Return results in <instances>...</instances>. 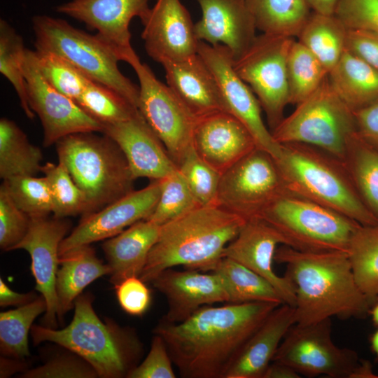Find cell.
I'll return each instance as SVG.
<instances>
[{
  "label": "cell",
  "mask_w": 378,
  "mask_h": 378,
  "mask_svg": "<svg viewBox=\"0 0 378 378\" xmlns=\"http://www.w3.org/2000/svg\"><path fill=\"white\" fill-rule=\"evenodd\" d=\"M213 272L223 280L229 297L227 303L266 302L284 304L269 281L232 258L223 257Z\"/></svg>",
  "instance_id": "cell-34"
},
{
  "label": "cell",
  "mask_w": 378,
  "mask_h": 378,
  "mask_svg": "<svg viewBox=\"0 0 378 378\" xmlns=\"http://www.w3.org/2000/svg\"><path fill=\"white\" fill-rule=\"evenodd\" d=\"M301 375L290 366L272 361L267 368L263 378H300Z\"/></svg>",
  "instance_id": "cell-53"
},
{
  "label": "cell",
  "mask_w": 378,
  "mask_h": 378,
  "mask_svg": "<svg viewBox=\"0 0 378 378\" xmlns=\"http://www.w3.org/2000/svg\"><path fill=\"white\" fill-rule=\"evenodd\" d=\"M272 361L286 364L300 375L332 378H354L360 363L356 351L333 342L331 318L307 326L294 324Z\"/></svg>",
  "instance_id": "cell-11"
},
{
  "label": "cell",
  "mask_w": 378,
  "mask_h": 378,
  "mask_svg": "<svg viewBox=\"0 0 378 378\" xmlns=\"http://www.w3.org/2000/svg\"><path fill=\"white\" fill-rule=\"evenodd\" d=\"M356 132L354 111L335 92L327 76L271 133L279 144L314 146L343 160L348 140Z\"/></svg>",
  "instance_id": "cell-9"
},
{
  "label": "cell",
  "mask_w": 378,
  "mask_h": 378,
  "mask_svg": "<svg viewBox=\"0 0 378 378\" xmlns=\"http://www.w3.org/2000/svg\"><path fill=\"white\" fill-rule=\"evenodd\" d=\"M59 162L84 193L87 211L95 212L134 190V178L118 146L93 132L64 136L56 143Z\"/></svg>",
  "instance_id": "cell-6"
},
{
  "label": "cell",
  "mask_w": 378,
  "mask_h": 378,
  "mask_svg": "<svg viewBox=\"0 0 378 378\" xmlns=\"http://www.w3.org/2000/svg\"><path fill=\"white\" fill-rule=\"evenodd\" d=\"M346 252L356 284L372 304L378 300V225H360Z\"/></svg>",
  "instance_id": "cell-35"
},
{
  "label": "cell",
  "mask_w": 378,
  "mask_h": 378,
  "mask_svg": "<svg viewBox=\"0 0 378 378\" xmlns=\"http://www.w3.org/2000/svg\"><path fill=\"white\" fill-rule=\"evenodd\" d=\"M370 347L378 360V329L370 337Z\"/></svg>",
  "instance_id": "cell-57"
},
{
  "label": "cell",
  "mask_w": 378,
  "mask_h": 378,
  "mask_svg": "<svg viewBox=\"0 0 378 378\" xmlns=\"http://www.w3.org/2000/svg\"><path fill=\"white\" fill-rule=\"evenodd\" d=\"M24 378H95L94 368L84 359L74 355H61L43 365L20 374Z\"/></svg>",
  "instance_id": "cell-46"
},
{
  "label": "cell",
  "mask_w": 378,
  "mask_h": 378,
  "mask_svg": "<svg viewBox=\"0 0 378 378\" xmlns=\"http://www.w3.org/2000/svg\"><path fill=\"white\" fill-rule=\"evenodd\" d=\"M173 361L163 338L157 334L153 337L150 349L142 363L127 374V378H175Z\"/></svg>",
  "instance_id": "cell-48"
},
{
  "label": "cell",
  "mask_w": 378,
  "mask_h": 378,
  "mask_svg": "<svg viewBox=\"0 0 378 378\" xmlns=\"http://www.w3.org/2000/svg\"><path fill=\"white\" fill-rule=\"evenodd\" d=\"M294 38L262 33L233 60V69L252 90L265 112L270 132L284 119L289 104L288 55Z\"/></svg>",
  "instance_id": "cell-10"
},
{
  "label": "cell",
  "mask_w": 378,
  "mask_h": 378,
  "mask_svg": "<svg viewBox=\"0 0 378 378\" xmlns=\"http://www.w3.org/2000/svg\"><path fill=\"white\" fill-rule=\"evenodd\" d=\"M41 172L46 178L52 197L54 217L65 218L87 211V200L83 191L74 182L66 167L46 162Z\"/></svg>",
  "instance_id": "cell-40"
},
{
  "label": "cell",
  "mask_w": 378,
  "mask_h": 378,
  "mask_svg": "<svg viewBox=\"0 0 378 378\" xmlns=\"http://www.w3.org/2000/svg\"><path fill=\"white\" fill-rule=\"evenodd\" d=\"M274 261L286 265L285 274L295 286V324L369 314L372 304L356 284L347 252L301 251L283 245Z\"/></svg>",
  "instance_id": "cell-2"
},
{
  "label": "cell",
  "mask_w": 378,
  "mask_h": 378,
  "mask_svg": "<svg viewBox=\"0 0 378 378\" xmlns=\"http://www.w3.org/2000/svg\"><path fill=\"white\" fill-rule=\"evenodd\" d=\"M34 51L43 78L67 97L76 101L92 80L62 57L51 52Z\"/></svg>",
  "instance_id": "cell-43"
},
{
  "label": "cell",
  "mask_w": 378,
  "mask_h": 378,
  "mask_svg": "<svg viewBox=\"0 0 378 378\" xmlns=\"http://www.w3.org/2000/svg\"><path fill=\"white\" fill-rule=\"evenodd\" d=\"M102 133L120 148L134 179L159 180L178 169L140 112L127 120L103 125Z\"/></svg>",
  "instance_id": "cell-22"
},
{
  "label": "cell",
  "mask_w": 378,
  "mask_h": 378,
  "mask_svg": "<svg viewBox=\"0 0 378 378\" xmlns=\"http://www.w3.org/2000/svg\"><path fill=\"white\" fill-rule=\"evenodd\" d=\"M343 161L363 203L378 221V148L357 131L348 140Z\"/></svg>",
  "instance_id": "cell-33"
},
{
  "label": "cell",
  "mask_w": 378,
  "mask_h": 378,
  "mask_svg": "<svg viewBox=\"0 0 378 378\" xmlns=\"http://www.w3.org/2000/svg\"><path fill=\"white\" fill-rule=\"evenodd\" d=\"M246 220L219 205L200 206L160 226L140 278L151 282L178 266L213 272Z\"/></svg>",
  "instance_id": "cell-3"
},
{
  "label": "cell",
  "mask_w": 378,
  "mask_h": 378,
  "mask_svg": "<svg viewBox=\"0 0 378 378\" xmlns=\"http://www.w3.org/2000/svg\"><path fill=\"white\" fill-rule=\"evenodd\" d=\"M197 53L212 71L220 90L226 112L239 120L253 136L257 147L279 157L281 145L273 138L262 118L260 104L251 88L233 69L234 58L224 45L200 41Z\"/></svg>",
  "instance_id": "cell-14"
},
{
  "label": "cell",
  "mask_w": 378,
  "mask_h": 378,
  "mask_svg": "<svg viewBox=\"0 0 378 378\" xmlns=\"http://www.w3.org/2000/svg\"><path fill=\"white\" fill-rule=\"evenodd\" d=\"M284 244L281 234L261 218L248 220L237 237L223 251V257L232 258L256 272L276 289L284 303L295 307V286L290 278L278 275L273 263L276 247Z\"/></svg>",
  "instance_id": "cell-20"
},
{
  "label": "cell",
  "mask_w": 378,
  "mask_h": 378,
  "mask_svg": "<svg viewBox=\"0 0 378 378\" xmlns=\"http://www.w3.org/2000/svg\"><path fill=\"white\" fill-rule=\"evenodd\" d=\"M347 31V27L334 14L314 11L297 37L329 73L346 50Z\"/></svg>",
  "instance_id": "cell-30"
},
{
  "label": "cell",
  "mask_w": 378,
  "mask_h": 378,
  "mask_svg": "<svg viewBox=\"0 0 378 378\" xmlns=\"http://www.w3.org/2000/svg\"><path fill=\"white\" fill-rule=\"evenodd\" d=\"M114 288L118 303L127 314L141 316L148 309L150 290L139 276L126 278Z\"/></svg>",
  "instance_id": "cell-49"
},
{
  "label": "cell",
  "mask_w": 378,
  "mask_h": 378,
  "mask_svg": "<svg viewBox=\"0 0 378 378\" xmlns=\"http://www.w3.org/2000/svg\"><path fill=\"white\" fill-rule=\"evenodd\" d=\"M150 283L164 295L168 310L162 319L171 323L184 321L204 306L229 300L223 280L214 272L169 268Z\"/></svg>",
  "instance_id": "cell-21"
},
{
  "label": "cell",
  "mask_w": 378,
  "mask_h": 378,
  "mask_svg": "<svg viewBox=\"0 0 378 378\" xmlns=\"http://www.w3.org/2000/svg\"><path fill=\"white\" fill-rule=\"evenodd\" d=\"M38 296L34 291L27 293H20L12 290L0 279V306L6 307L14 306L19 307L29 304L36 300Z\"/></svg>",
  "instance_id": "cell-52"
},
{
  "label": "cell",
  "mask_w": 378,
  "mask_h": 378,
  "mask_svg": "<svg viewBox=\"0 0 378 378\" xmlns=\"http://www.w3.org/2000/svg\"><path fill=\"white\" fill-rule=\"evenodd\" d=\"M41 150L31 144L13 120H0V177L35 176L41 172Z\"/></svg>",
  "instance_id": "cell-31"
},
{
  "label": "cell",
  "mask_w": 378,
  "mask_h": 378,
  "mask_svg": "<svg viewBox=\"0 0 378 378\" xmlns=\"http://www.w3.org/2000/svg\"><path fill=\"white\" fill-rule=\"evenodd\" d=\"M159 180V200L146 220L161 226L200 206L178 169Z\"/></svg>",
  "instance_id": "cell-42"
},
{
  "label": "cell",
  "mask_w": 378,
  "mask_h": 378,
  "mask_svg": "<svg viewBox=\"0 0 378 378\" xmlns=\"http://www.w3.org/2000/svg\"><path fill=\"white\" fill-rule=\"evenodd\" d=\"M334 15L347 29L378 34V0H339Z\"/></svg>",
  "instance_id": "cell-47"
},
{
  "label": "cell",
  "mask_w": 378,
  "mask_h": 378,
  "mask_svg": "<svg viewBox=\"0 0 378 378\" xmlns=\"http://www.w3.org/2000/svg\"><path fill=\"white\" fill-rule=\"evenodd\" d=\"M354 112L358 134L378 148V102Z\"/></svg>",
  "instance_id": "cell-51"
},
{
  "label": "cell",
  "mask_w": 378,
  "mask_h": 378,
  "mask_svg": "<svg viewBox=\"0 0 378 378\" xmlns=\"http://www.w3.org/2000/svg\"><path fill=\"white\" fill-rule=\"evenodd\" d=\"M31 218L13 202L3 187L0 188V247L14 250L27 234Z\"/></svg>",
  "instance_id": "cell-45"
},
{
  "label": "cell",
  "mask_w": 378,
  "mask_h": 378,
  "mask_svg": "<svg viewBox=\"0 0 378 378\" xmlns=\"http://www.w3.org/2000/svg\"><path fill=\"white\" fill-rule=\"evenodd\" d=\"M162 66L167 85L197 120L226 111L218 84L198 53Z\"/></svg>",
  "instance_id": "cell-25"
},
{
  "label": "cell",
  "mask_w": 378,
  "mask_h": 378,
  "mask_svg": "<svg viewBox=\"0 0 378 378\" xmlns=\"http://www.w3.org/2000/svg\"><path fill=\"white\" fill-rule=\"evenodd\" d=\"M279 305H206L178 323L161 319L153 332L163 338L182 377L224 378L246 341Z\"/></svg>",
  "instance_id": "cell-1"
},
{
  "label": "cell",
  "mask_w": 378,
  "mask_h": 378,
  "mask_svg": "<svg viewBox=\"0 0 378 378\" xmlns=\"http://www.w3.org/2000/svg\"><path fill=\"white\" fill-rule=\"evenodd\" d=\"M28 102L38 116L43 130V146L48 147L68 135L102 132L103 126L76 102L53 88L42 76L34 51L26 48L23 62Z\"/></svg>",
  "instance_id": "cell-15"
},
{
  "label": "cell",
  "mask_w": 378,
  "mask_h": 378,
  "mask_svg": "<svg viewBox=\"0 0 378 378\" xmlns=\"http://www.w3.org/2000/svg\"><path fill=\"white\" fill-rule=\"evenodd\" d=\"M178 169L200 206L218 204L221 174L203 160L192 146Z\"/></svg>",
  "instance_id": "cell-44"
},
{
  "label": "cell",
  "mask_w": 378,
  "mask_h": 378,
  "mask_svg": "<svg viewBox=\"0 0 378 378\" xmlns=\"http://www.w3.org/2000/svg\"><path fill=\"white\" fill-rule=\"evenodd\" d=\"M150 8L148 0H70L55 10L96 30L127 62L136 55L131 45L130 22L135 17L142 20Z\"/></svg>",
  "instance_id": "cell-19"
},
{
  "label": "cell",
  "mask_w": 378,
  "mask_h": 378,
  "mask_svg": "<svg viewBox=\"0 0 378 378\" xmlns=\"http://www.w3.org/2000/svg\"><path fill=\"white\" fill-rule=\"evenodd\" d=\"M346 50L378 71V34L348 29Z\"/></svg>",
  "instance_id": "cell-50"
},
{
  "label": "cell",
  "mask_w": 378,
  "mask_h": 378,
  "mask_svg": "<svg viewBox=\"0 0 378 378\" xmlns=\"http://www.w3.org/2000/svg\"><path fill=\"white\" fill-rule=\"evenodd\" d=\"M30 218L28 232L14 250L24 249L30 255L31 271L36 281L35 289L45 298L47 304L43 326L56 329L59 249L61 242L67 236L71 223L65 218L56 217Z\"/></svg>",
  "instance_id": "cell-17"
},
{
  "label": "cell",
  "mask_w": 378,
  "mask_h": 378,
  "mask_svg": "<svg viewBox=\"0 0 378 378\" xmlns=\"http://www.w3.org/2000/svg\"><path fill=\"white\" fill-rule=\"evenodd\" d=\"M192 146L198 155L220 174L257 148L247 128L226 111L197 120Z\"/></svg>",
  "instance_id": "cell-23"
},
{
  "label": "cell",
  "mask_w": 378,
  "mask_h": 378,
  "mask_svg": "<svg viewBox=\"0 0 378 378\" xmlns=\"http://www.w3.org/2000/svg\"><path fill=\"white\" fill-rule=\"evenodd\" d=\"M256 27L265 34L298 36L311 15L306 0H245Z\"/></svg>",
  "instance_id": "cell-32"
},
{
  "label": "cell",
  "mask_w": 378,
  "mask_h": 378,
  "mask_svg": "<svg viewBox=\"0 0 378 378\" xmlns=\"http://www.w3.org/2000/svg\"><path fill=\"white\" fill-rule=\"evenodd\" d=\"M339 0H306L314 12L325 14H334Z\"/></svg>",
  "instance_id": "cell-55"
},
{
  "label": "cell",
  "mask_w": 378,
  "mask_h": 378,
  "mask_svg": "<svg viewBox=\"0 0 378 378\" xmlns=\"http://www.w3.org/2000/svg\"><path fill=\"white\" fill-rule=\"evenodd\" d=\"M286 190L338 212L362 225L378 221L360 198L343 160L314 146L281 144L276 159Z\"/></svg>",
  "instance_id": "cell-5"
},
{
  "label": "cell",
  "mask_w": 378,
  "mask_h": 378,
  "mask_svg": "<svg viewBox=\"0 0 378 378\" xmlns=\"http://www.w3.org/2000/svg\"><path fill=\"white\" fill-rule=\"evenodd\" d=\"M16 205L29 217L48 216L53 211L52 194L45 176H18L1 184Z\"/></svg>",
  "instance_id": "cell-41"
},
{
  "label": "cell",
  "mask_w": 378,
  "mask_h": 378,
  "mask_svg": "<svg viewBox=\"0 0 378 378\" xmlns=\"http://www.w3.org/2000/svg\"><path fill=\"white\" fill-rule=\"evenodd\" d=\"M46 309V300L41 295L29 304L0 313V351L3 356L19 359L29 356V332L34 321Z\"/></svg>",
  "instance_id": "cell-36"
},
{
  "label": "cell",
  "mask_w": 378,
  "mask_h": 378,
  "mask_svg": "<svg viewBox=\"0 0 378 378\" xmlns=\"http://www.w3.org/2000/svg\"><path fill=\"white\" fill-rule=\"evenodd\" d=\"M36 50L55 54L90 80L114 90L138 108L139 88L120 71L118 51L98 35L46 15L32 18Z\"/></svg>",
  "instance_id": "cell-7"
},
{
  "label": "cell",
  "mask_w": 378,
  "mask_h": 378,
  "mask_svg": "<svg viewBox=\"0 0 378 378\" xmlns=\"http://www.w3.org/2000/svg\"><path fill=\"white\" fill-rule=\"evenodd\" d=\"M141 21L146 52L162 65L197 54L195 24L180 0H156Z\"/></svg>",
  "instance_id": "cell-18"
},
{
  "label": "cell",
  "mask_w": 378,
  "mask_h": 378,
  "mask_svg": "<svg viewBox=\"0 0 378 378\" xmlns=\"http://www.w3.org/2000/svg\"><path fill=\"white\" fill-rule=\"evenodd\" d=\"M23 359L3 356L0 359V377H8L18 372L27 370Z\"/></svg>",
  "instance_id": "cell-54"
},
{
  "label": "cell",
  "mask_w": 378,
  "mask_h": 378,
  "mask_svg": "<svg viewBox=\"0 0 378 378\" xmlns=\"http://www.w3.org/2000/svg\"><path fill=\"white\" fill-rule=\"evenodd\" d=\"M202 18L194 24L199 41L222 44L234 60L241 56L255 38L256 27L245 0H195Z\"/></svg>",
  "instance_id": "cell-24"
},
{
  "label": "cell",
  "mask_w": 378,
  "mask_h": 378,
  "mask_svg": "<svg viewBox=\"0 0 378 378\" xmlns=\"http://www.w3.org/2000/svg\"><path fill=\"white\" fill-rule=\"evenodd\" d=\"M328 76L335 92L352 111L378 102V71L347 50Z\"/></svg>",
  "instance_id": "cell-29"
},
{
  "label": "cell",
  "mask_w": 378,
  "mask_h": 378,
  "mask_svg": "<svg viewBox=\"0 0 378 378\" xmlns=\"http://www.w3.org/2000/svg\"><path fill=\"white\" fill-rule=\"evenodd\" d=\"M160 194V180L135 190L83 216L79 224L61 242L59 255L81 246L113 237L134 223L148 219Z\"/></svg>",
  "instance_id": "cell-16"
},
{
  "label": "cell",
  "mask_w": 378,
  "mask_h": 378,
  "mask_svg": "<svg viewBox=\"0 0 378 378\" xmlns=\"http://www.w3.org/2000/svg\"><path fill=\"white\" fill-rule=\"evenodd\" d=\"M91 294L80 295L74 302L71 323L61 330L33 325L34 345L51 342L87 361L99 377H127L142 353V344L134 331L111 320L102 321L92 306Z\"/></svg>",
  "instance_id": "cell-4"
},
{
  "label": "cell",
  "mask_w": 378,
  "mask_h": 378,
  "mask_svg": "<svg viewBox=\"0 0 378 378\" xmlns=\"http://www.w3.org/2000/svg\"><path fill=\"white\" fill-rule=\"evenodd\" d=\"M139 82L138 109L176 164L192 146L197 120L172 89L160 81L137 55L127 62Z\"/></svg>",
  "instance_id": "cell-12"
},
{
  "label": "cell",
  "mask_w": 378,
  "mask_h": 378,
  "mask_svg": "<svg viewBox=\"0 0 378 378\" xmlns=\"http://www.w3.org/2000/svg\"><path fill=\"white\" fill-rule=\"evenodd\" d=\"M376 377L372 372L371 365L366 360H360V363L356 370L354 378Z\"/></svg>",
  "instance_id": "cell-56"
},
{
  "label": "cell",
  "mask_w": 378,
  "mask_h": 378,
  "mask_svg": "<svg viewBox=\"0 0 378 378\" xmlns=\"http://www.w3.org/2000/svg\"><path fill=\"white\" fill-rule=\"evenodd\" d=\"M258 218L281 234L284 245L309 252H346L353 234L360 225L288 191L274 200Z\"/></svg>",
  "instance_id": "cell-8"
},
{
  "label": "cell",
  "mask_w": 378,
  "mask_h": 378,
  "mask_svg": "<svg viewBox=\"0 0 378 378\" xmlns=\"http://www.w3.org/2000/svg\"><path fill=\"white\" fill-rule=\"evenodd\" d=\"M56 279L57 319L74 307L76 299L84 288L97 279L110 275L108 265L96 255L90 245L75 248L59 255Z\"/></svg>",
  "instance_id": "cell-28"
},
{
  "label": "cell",
  "mask_w": 378,
  "mask_h": 378,
  "mask_svg": "<svg viewBox=\"0 0 378 378\" xmlns=\"http://www.w3.org/2000/svg\"><path fill=\"white\" fill-rule=\"evenodd\" d=\"M160 232V225L142 220L106 239L102 248L111 269L110 281L114 286L126 278L140 276Z\"/></svg>",
  "instance_id": "cell-27"
},
{
  "label": "cell",
  "mask_w": 378,
  "mask_h": 378,
  "mask_svg": "<svg viewBox=\"0 0 378 378\" xmlns=\"http://www.w3.org/2000/svg\"><path fill=\"white\" fill-rule=\"evenodd\" d=\"M25 50L22 37L8 22L1 19L0 72L15 89L26 116L33 119L35 113L29 104L23 72Z\"/></svg>",
  "instance_id": "cell-39"
},
{
  "label": "cell",
  "mask_w": 378,
  "mask_h": 378,
  "mask_svg": "<svg viewBox=\"0 0 378 378\" xmlns=\"http://www.w3.org/2000/svg\"><path fill=\"white\" fill-rule=\"evenodd\" d=\"M369 314H370L373 323L378 326V302L370 309Z\"/></svg>",
  "instance_id": "cell-58"
},
{
  "label": "cell",
  "mask_w": 378,
  "mask_h": 378,
  "mask_svg": "<svg viewBox=\"0 0 378 378\" xmlns=\"http://www.w3.org/2000/svg\"><path fill=\"white\" fill-rule=\"evenodd\" d=\"M295 324V308L276 307L246 341L224 378H263L288 330Z\"/></svg>",
  "instance_id": "cell-26"
},
{
  "label": "cell",
  "mask_w": 378,
  "mask_h": 378,
  "mask_svg": "<svg viewBox=\"0 0 378 378\" xmlns=\"http://www.w3.org/2000/svg\"><path fill=\"white\" fill-rule=\"evenodd\" d=\"M286 191L276 159L257 147L221 174L218 204L248 220Z\"/></svg>",
  "instance_id": "cell-13"
},
{
  "label": "cell",
  "mask_w": 378,
  "mask_h": 378,
  "mask_svg": "<svg viewBox=\"0 0 378 378\" xmlns=\"http://www.w3.org/2000/svg\"><path fill=\"white\" fill-rule=\"evenodd\" d=\"M102 126L127 120L139 111L122 95L102 83L91 80L75 101Z\"/></svg>",
  "instance_id": "cell-38"
},
{
  "label": "cell",
  "mask_w": 378,
  "mask_h": 378,
  "mask_svg": "<svg viewBox=\"0 0 378 378\" xmlns=\"http://www.w3.org/2000/svg\"><path fill=\"white\" fill-rule=\"evenodd\" d=\"M287 75L289 104L298 105L321 85L328 72L309 50L294 40L288 55Z\"/></svg>",
  "instance_id": "cell-37"
}]
</instances>
